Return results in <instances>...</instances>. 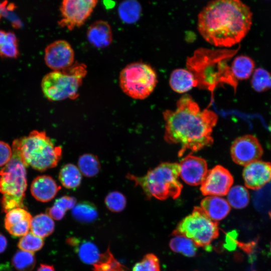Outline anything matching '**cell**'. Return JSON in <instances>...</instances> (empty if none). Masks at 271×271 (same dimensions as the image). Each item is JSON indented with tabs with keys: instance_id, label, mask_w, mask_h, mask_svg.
Returning a JSON list of instances; mask_svg holds the SVG:
<instances>
[{
	"instance_id": "6da1fadb",
	"label": "cell",
	"mask_w": 271,
	"mask_h": 271,
	"mask_svg": "<svg viewBox=\"0 0 271 271\" xmlns=\"http://www.w3.org/2000/svg\"><path fill=\"white\" fill-rule=\"evenodd\" d=\"M165 120V141L178 144V156L187 150L197 152L213 143L212 132L218 116L208 109L201 110L191 96L184 95L179 99L175 110L163 112Z\"/></svg>"
},
{
	"instance_id": "7a4b0ae2",
	"label": "cell",
	"mask_w": 271,
	"mask_h": 271,
	"mask_svg": "<svg viewBox=\"0 0 271 271\" xmlns=\"http://www.w3.org/2000/svg\"><path fill=\"white\" fill-rule=\"evenodd\" d=\"M252 19L250 8L241 0H212L199 13L197 29L209 43L229 47L245 37Z\"/></svg>"
},
{
	"instance_id": "3957f363",
	"label": "cell",
	"mask_w": 271,
	"mask_h": 271,
	"mask_svg": "<svg viewBox=\"0 0 271 271\" xmlns=\"http://www.w3.org/2000/svg\"><path fill=\"white\" fill-rule=\"evenodd\" d=\"M237 52V49L196 50L187 59L186 66L193 74L197 86L213 92L217 86L227 84L235 91L237 80L233 75L227 61Z\"/></svg>"
},
{
	"instance_id": "277c9868",
	"label": "cell",
	"mask_w": 271,
	"mask_h": 271,
	"mask_svg": "<svg viewBox=\"0 0 271 271\" xmlns=\"http://www.w3.org/2000/svg\"><path fill=\"white\" fill-rule=\"evenodd\" d=\"M12 150L11 160L0 170L1 205L5 213L16 208H25L23 203L27 187V166L21 157L20 139L13 141Z\"/></svg>"
},
{
	"instance_id": "5b68a950",
	"label": "cell",
	"mask_w": 271,
	"mask_h": 271,
	"mask_svg": "<svg viewBox=\"0 0 271 271\" xmlns=\"http://www.w3.org/2000/svg\"><path fill=\"white\" fill-rule=\"evenodd\" d=\"M180 166L176 163L164 162L149 170L144 176L128 174L126 177L142 188L147 197L163 200L177 198L181 194L182 184L178 180Z\"/></svg>"
},
{
	"instance_id": "8992f818",
	"label": "cell",
	"mask_w": 271,
	"mask_h": 271,
	"mask_svg": "<svg viewBox=\"0 0 271 271\" xmlns=\"http://www.w3.org/2000/svg\"><path fill=\"white\" fill-rule=\"evenodd\" d=\"M20 148L26 166L39 171L56 167L62 154L61 147L55 146L45 131L37 130L20 138Z\"/></svg>"
},
{
	"instance_id": "52a82bcc",
	"label": "cell",
	"mask_w": 271,
	"mask_h": 271,
	"mask_svg": "<svg viewBox=\"0 0 271 271\" xmlns=\"http://www.w3.org/2000/svg\"><path fill=\"white\" fill-rule=\"evenodd\" d=\"M86 73V67L83 64L77 63L62 70H53L43 78L42 91L52 101L74 98Z\"/></svg>"
},
{
	"instance_id": "ba28073f",
	"label": "cell",
	"mask_w": 271,
	"mask_h": 271,
	"mask_svg": "<svg viewBox=\"0 0 271 271\" xmlns=\"http://www.w3.org/2000/svg\"><path fill=\"white\" fill-rule=\"evenodd\" d=\"M172 235L189 238L196 247L209 250L211 243L219 235L218 223L211 220L201 207H195L191 214L179 222Z\"/></svg>"
},
{
	"instance_id": "9c48e42d",
	"label": "cell",
	"mask_w": 271,
	"mask_h": 271,
	"mask_svg": "<svg viewBox=\"0 0 271 271\" xmlns=\"http://www.w3.org/2000/svg\"><path fill=\"white\" fill-rule=\"evenodd\" d=\"M158 82L155 70L141 62L131 63L122 69L119 84L123 92L136 99H144L154 91Z\"/></svg>"
},
{
	"instance_id": "30bf717a",
	"label": "cell",
	"mask_w": 271,
	"mask_h": 271,
	"mask_svg": "<svg viewBox=\"0 0 271 271\" xmlns=\"http://www.w3.org/2000/svg\"><path fill=\"white\" fill-rule=\"evenodd\" d=\"M97 3L98 0H62L59 26L69 30L81 27L91 16Z\"/></svg>"
},
{
	"instance_id": "8fae6325",
	"label": "cell",
	"mask_w": 271,
	"mask_h": 271,
	"mask_svg": "<svg viewBox=\"0 0 271 271\" xmlns=\"http://www.w3.org/2000/svg\"><path fill=\"white\" fill-rule=\"evenodd\" d=\"M263 153V149L258 139L251 134L236 138L230 148V154L233 162L244 166L258 160Z\"/></svg>"
},
{
	"instance_id": "7c38bea8",
	"label": "cell",
	"mask_w": 271,
	"mask_h": 271,
	"mask_svg": "<svg viewBox=\"0 0 271 271\" xmlns=\"http://www.w3.org/2000/svg\"><path fill=\"white\" fill-rule=\"evenodd\" d=\"M233 183L230 172L221 165H217L208 171L201 184L200 190L205 196H225Z\"/></svg>"
},
{
	"instance_id": "4fadbf2b",
	"label": "cell",
	"mask_w": 271,
	"mask_h": 271,
	"mask_svg": "<svg viewBox=\"0 0 271 271\" xmlns=\"http://www.w3.org/2000/svg\"><path fill=\"white\" fill-rule=\"evenodd\" d=\"M74 52L66 41L59 40L48 45L45 50L46 65L53 70H62L73 65Z\"/></svg>"
},
{
	"instance_id": "5bb4252c",
	"label": "cell",
	"mask_w": 271,
	"mask_h": 271,
	"mask_svg": "<svg viewBox=\"0 0 271 271\" xmlns=\"http://www.w3.org/2000/svg\"><path fill=\"white\" fill-rule=\"evenodd\" d=\"M179 164L181 179L190 185L201 184L208 172L206 161L197 156L187 155Z\"/></svg>"
},
{
	"instance_id": "9a60e30c",
	"label": "cell",
	"mask_w": 271,
	"mask_h": 271,
	"mask_svg": "<svg viewBox=\"0 0 271 271\" xmlns=\"http://www.w3.org/2000/svg\"><path fill=\"white\" fill-rule=\"evenodd\" d=\"M242 176L247 188L257 190L271 181V163L260 160L245 166Z\"/></svg>"
},
{
	"instance_id": "2e32d148",
	"label": "cell",
	"mask_w": 271,
	"mask_h": 271,
	"mask_svg": "<svg viewBox=\"0 0 271 271\" xmlns=\"http://www.w3.org/2000/svg\"><path fill=\"white\" fill-rule=\"evenodd\" d=\"M32 219L31 214L25 208H16L6 213L5 227L12 236L22 237L30 230Z\"/></svg>"
},
{
	"instance_id": "e0dca14e",
	"label": "cell",
	"mask_w": 271,
	"mask_h": 271,
	"mask_svg": "<svg viewBox=\"0 0 271 271\" xmlns=\"http://www.w3.org/2000/svg\"><path fill=\"white\" fill-rule=\"evenodd\" d=\"M61 186H59L53 178L48 175L37 177L31 185L32 196L38 201L47 202L53 199Z\"/></svg>"
},
{
	"instance_id": "ac0fdd59",
	"label": "cell",
	"mask_w": 271,
	"mask_h": 271,
	"mask_svg": "<svg viewBox=\"0 0 271 271\" xmlns=\"http://www.w3.org/2000/svg\"><path fill=\"white\" fill-rule=\"evenodd\" d=\"M87 38L92 45L104 48L112 42V33L109 24L104 21H97L90 25L87 31Z\"/></svg>"
},
{
	"instance_id": "d6986e66",
	"label": "cell",
	"mask_w": 271,
	"mask_h": 271,
	"mask_svg": "<svg viewBox=\"0 0 271 271\" xmlns=\"http://www.w3.org/2000/svg\"><path fill=\"white\" fill-rule=\"evenodd\" d=\"M200 205L206 214L214 221L224 219L230 211L228 201L219 196H207L201 200Z\"/></svg>"
},
{
	"instance_id": "ffe728a7",
	"label": "cell",
	"mask_w": 271,
	"mask_h": 271,
	"mask_svg": "<svg viewBox=\"0 0 271 271\" xmlns=\"http://www.w3.org/2000/svg\"><path fill=\"white\" fill-rule=\"evenodd\" d=\"M66 242L74 247L79 258L85 263L93 265L100 257L98 247L91 241L71 237L67 238Z\"/></svg>"
},
{
	"instance_id": "44dd1931",
	"label": "cell",
	"mask_w": 271,
	"mask_h": 271,
	"mask_svg": "<svg viewBox=\"0 0 271 271\" xmlns=\"http://www.w3.org/2000/svg\"><path fill=\"white\" fill-rule=\"evenodd\" d=\"M169 84L173 91L183 93L197 86V82L193 74L189 70L178 68L172 72Z\"/></svg>"
},
{
	"instance_id": "7402d4cb",
	"label": "cell",
	"mask_w": 271,
	"mask_h": 271,
	"mask_svg": "<svg viewBox=\"0 0 271 271\" xmlns=\"http://www.w3.org/2000/svg\"><path fill=\"white\" fill-rule=\"evenodd\" d=\"M254 67L255 63L252 58L247 55H241L234 59L230 69L237 80H245L250 77Z\"/></svg>"
},
{
	"instance_id": "603a6c76",
	"label": "cell",
	"mask_w": 271,
	"mask_h": 271,
	"mask_svg": "<svg viewBox=\"0 0 271 271\" xmlns=\"http://www.w3.org/2000/svg\"><path fill=\"white\" fill-rule=\"evenodd\" d=\"M55 229L53 219L47 213H40L32 217L31 232L42 238L51 235Z\"/></svg>"
},
{
	"instance_id": "cb8c5ba5",
	"label": "cell",
	"mask_w": 271,
	"mask_h": 271,
	"mask_svg": "<svg viewBox=\"0 0 271 271\" xmlns=\"http://www.w3.org/2000/svg\"><path fill=\"white\" fill-rule=\"evenodd\" d=\"M117 11L122 21L127 24H133L140 18L142 9L137 0H124L119 5Z\"/></svg>"
},
{
	"instance_id": "d4e9b609",
	"label": "cell",
	"mask_w": 271,
	"mask_h": 271,
	"mask_svg": "<svg viewBox=\"0 0 271 271\" xmlns=\"http://www.w3.org/2000/svg\"><path fill=\"white\" fill-rule=\"evenodd\" d=\"M58 178L63 186L67 189H74L80 185L82 174L78 167L69 163L61 168Z\"/></svg>"
},
{
	"instance_id": "484cf974",
	"label": "cell",
	"mask_w": 271,
	"mask_h": 271,
	"mask_svg": "<svg viewBox=\"0 0 271 271\" xmlns=\"http://www.w3.org/2000/svg\"><path fill=\"white\" fill-rule=\"evenodd\" d=\"M73 217L82 223H90L97 217L98 212L95 206L89 202H82L75 204L72 209Z\"/></svg>"
},
{
	"instance_id": "4316f807",
	"label": "cell",
	"mask_w": 271,
	"mask_h": 271,
	"mask_svg": "<svg viewBox=\"0 0 271 271\" xmlns=\"http://www.w3.org/2000/svg\"><path fill=\"white\" fill-rule=\"evenodd\" d=\"M76 203L73 197L64 196L56 200L53 205L47 209L46 213L53 219L60 220L64 217L66 212L72 209Z\"/></svg>"
},
{
	"instance_id": "83f0119b",
	"label": "cell",
	"mask_w": 271,
	"mask_h": 271,
	"mask_svg": "<svg viewBox=\"0 0 271 271\" xmlns=\"http://www.w3.org/2000/svg\"><path fill=\"white\" fill-rule=\"evenodd\" d=\"M18 55L17 39L15 35L12 32L0 30V55L16 58Z\"/></svg>"
},
{
	"instance_id": "f1b7e54d",
	"label": "cell",
	"mask_w": 271,
	"mask_h": 271,
	"mask_svg": "<svg viewBox=\"0 0 271 271\" xmlns=\"http://www.w3.org/2000/svg\"><path fill=\"white\" fill-rule=\"evenodd\" d=\"M170 249L187 257L196 255L197 248L194 242L189 238L181 236H174L169 242Z\"/></svg>"
},
{
	"instance_id": "f546056e",
	"label": "cell",
	"mask_w": 271,
	"mask_h": 271,
	"mask_svg": "<svg viewBox=\"0 0 271 271\" xmlns=\"http://www.w3.org/2000/svg\"><path fill=\"white\" fill-rule=\"evenodd\" d=\"M78 168L82 174L87 177H92L98 173L100 165L96 156L85 154L80 156L78 161Z\"/></svg>"
},
{
	"instance_id": "4dcf8cb0",
	"label": "cell",
	"mask_w": 271,
	"mask_h": 271,
	"mask_svg": "<svg viewBox=\"0 0 271 271\" xmlns=\"http://www.w3.org/2000/svg\"><path fill=\"white\" fill-rule=\"evenodd\" d=\"M227 200L230 206L236 209H242L247 206L249 201L247 190L240 185L231 188L227 193Z\"/></svg>"
},
{
	"instance_id": "1f68e13d",
	"label": "cell",
	"mask_w": 271,
	"mask_h": 271,
	"mask_svg": "<svg viewBox=\"0 0 271 271\" xmlns=\"http://www.w3.org/2000/svg\"><path fill=\"white\" fill-rule=\"evenodd\" d=\"M93 265L92 271H127L125 266L114 257L109 248L101 254L98 261Z\"/></svg>"
},
{
	"instance_id": "d6a6232c",
	"label": "cell",
	"mask_w": 271,
	"mask_h": 271,
	"mask_svg": "<svg viewBox=\"0 0 271 271\" xmlns=\"http://www.w3.org/2000/svg\"><path fill=\"white\" fill-rule=\"evenodd\" d=\"M36 261L34 253L21 249L14 254L12 259V265L18 271H32Z\"/></svg>"
},
{
	"instance_id": "836d02e7",
	"label": "cell",
	"mask_w": 271,
	"mask_h": 271,
	"mask_svg": "<svg viewBox=\"0 0 271 271\" xmlns=\"http://www.w3.org/2000/svg\"><path fill=\"white\" fill-rule=\"evenodd\" d=\"M252 88L261 92L271 88V74L262 68L256 69L253 73L251 80Z\"/></svg>"
},
{
	"instance_id": "e575fe53",
	"label": "cell",
	"mask_w": 271,
	"mask_h": 271,
	"mask_svg": "<svg viewBox=\"0 0 271 271\" xmlns=\"http://www.w3.org/2000/svg\"><path fill=\"white\" fill-rule=\"evenodd\" d=\"M44 244L43 238L29 232L21 237L17 245L21 250L33 253L40 250Z\"/></svg>"
},
{
	"instance_id": "d590c367",
	"label": "cell",
	"mask_w": 271,
	"mask_h": 271,
	"mask_svg": "<svg viewBox=\"0 0 271 271\" xmlns=\"http://www.w3.org/2000/svg\"><path fill=\"white\" fill-rule=\"evenodd\" d=\"M105 204L111 211L118 212L122 211L126 204L125 196L118 191L111 192L104 200Z\"/></svg>"
},
{
	"instance_id": "8d00e7d4",
	"label": "cell",
	"mask_w": 271,
	"mask_h": 271,
	"mask_svg": "<svg viewBox=\"0 0 271 271\" xmlns=\"http://www.w3.org/2000/svg\"><path fill=\"white\" fill-rule=\"evenodd\" d=\"M132 271H161L159 260L154 254L148 253L133 265Z\"/></svg>"
},
{
	"instance_id": "74e56055",
	"label": "cell",
	"mask_w": 271,
	"mask_h": 271,
	"mask_svg": "<svg viewBox=\"0 0 271 271\" xmlns=\"http://www.w3.org/2000/svg\"><path fill=\"white\" fill-rule=\"evenodd\" d=\"M12 148L6 142L0 141V167L5 166L11 160Z\"/></svg>"
},
{
	"instance_id": "f35d334b",
	"label": "cell",
	"mask_w": 271,
	"mask_h": 271,
	"mask_svg": "<svg viewBox=\"0 0 271 271\" xmlns=\"http://www.w3.org/2000/svg\"><path fill=\"white\" fill-rule=\"evenodd\" d=\"M8 245V241L6 237L0 233V253L3 252L6 249Z\"/></svg>"
},
{
	"instance_id": "ab89813d",
	"label": "cell",
	"mask_w": 271,
	"mask_h": 271,
	"mask_svg": "<svg viewBox=\"0 0 271 271\" xmlns=\"http://www.w3.org/2000/svg\"><path fill=\"white\" fill-rule=\"evenodd\" d=\"M37 271H55V269L52 265L42 263L40 264Z\"/></svg>"
},
{
	"instance_id": "60d3db41",
	"label": "cell",
	"mask_w": 271,
	"mask_h": 271,
	"mask_svg": "<svg viewBox=\"0 0 271 271\" xmlns=\"http://www.w3.org/2000/svg\"><path fill=\"white\" fill-rule=\"evenodd\" d=\"M270 252H271V243H270Z\"/></svg>"
},
{
	"instance_id": "b9f144b4",
	"label": "cell",
	"mask_w": 271,
	"mask_h": 271,
	"mask_svg": "<svg viewBox=\"0 0 271 271\" xmlns=\"http://www.w3.org/2000/svg\"><path fill=\"white\" fill-rule=\"evenodd\" d=\"M0 18H1V14H0Z\"/></svg>"
}]
</instances>
